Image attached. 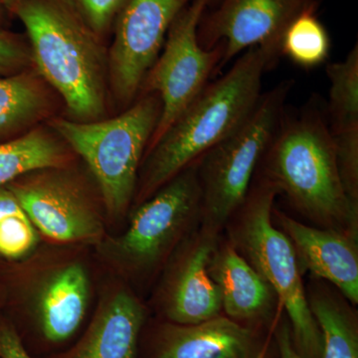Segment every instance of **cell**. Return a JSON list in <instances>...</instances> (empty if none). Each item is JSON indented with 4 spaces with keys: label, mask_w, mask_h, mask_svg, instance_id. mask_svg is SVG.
<instances>
[{
    "label": "cell",
    "mask_w": 358,
    "mask_h": 358,
    "mask_svg": "<svg viewBox=\"0 0 358 358\" xmlns=\"http://www.w3.org/2000/svg\"><path fill=\"white\" fill-rule=\"evenodd\" d=\"M331 134L343 188L350 199L358 203V128Z\"/></svg>",
    "instance_id": "cb8c5ba5"
},
{
    "label": "cell",
    "mask_w": 358,
    "mask_h": 358,
    "mask_svg": "<svg viewBox=\"0 0 358 358\" xmlns=\"http://www.w3.org/2000/svg\"><path fill=\"white\" fill-rule=\"evenodd\" d=\"M313 11L315 8L308 9L294 18L281 41V55L305 69L326 62L331 51L329 33Z\"/></svg>",
    "instance_id": "7402d4cb"
},
{
    "label": "cell",
    "mask_w": 358,
    "mask_h": 358,
    "mask_svg": "<svg viewBox=\"0 0 358 358\" xmlns=\"http://www.w3.org/2000/svg\"><path fill=\"white\" fill-rule=\"evenodd\" d=\"M1 8H2V7L0 6V13H1Z\"/></svg>",
    "instance_id": "f546056e"
},
{
    "label": "cell",
    "mask_w": 358,
    "mask_h": 358,
    "mask_svg": "<svg viewBox=\"0 0 358 358\" xmlns=\"http://www.w3.org/2000/svg\"><path fill=\"white\" fill-rule=\"evenodd\" d=\"M258 336L228 317L195 324H169L160 336L155 358H263Z\"/></svg>",
    "instance_id": "5bb4252c"
},
{
    "label": "cell",
    "mask_w": 358,
    "mask_h": 358,
    "mask_svg": "<svg viewBox=\"0 0 358 358\" xmlns=\"http://www.w3.org/2000/svg\"><path fill=\"white\" fill-rule=\"evenodd\" d=\"M63 159L62 148L42 131L0 141V187L26 173L57 167Z\"/></svg>",
    "instance_id": "d6986e66"
},
{
    "label": "cell",
    "mask_w": 358,
    "mask_h": 358,
    "mask_svg": "<svg viewBox=\"0 0 358 358\" xmlns=\"http://www.w3.org/2000/svg\"><path fill=\"white\" fill-rule=\"evenodd\" d=\"M160 112L159 96L152 94L113 119L53 122V128L88 164L112 213H120L131 202L141 157Z\"/></svg>",
    "instance_id": "8992f818"
},
{
    "label": "cell",
    "mask_w": 358,
    "mask_h": 358,
    "mask_svg": "<svg viewBox=\"0 0 358 358\" xmlns=\"http://www.w3.org/2000/svg\"><path fill=\"white\" fill-rule=\"evenodd\" d=\"M209 274L230 319L258 320L272 315L280 305L275 292L229 241L219 243L212 254Z\"/></svg>",
    "instance_id": "9a60e30c"
},
{
    "label": "cell",
    "mask_w": 358,
    "mask_h": 358,
    "mask_svg": "<svg viewBox=\"0 0 358 358\" xmlns=\"http://www.w3.org/2000/svg\"><path fill=\"white\" fill-rule=\"evenodd\" d=\"M44 107L41 90L31 76L26 73L0 76V141L28 126Z\"/></svg>",
    "instance_id": "ffe728a7"
},
{
    "label": "cell",
    "mask_w": 358,
    "mask_h": 358,
    "mask_svg": "<svg viewBox=\"0 0 358 358\" xmlns=\"http://www.w3.org/2000/svg\"><path fill=\"white\" fill-rule=\"evenodd\" d=\"M201 210L195 160L136 210L129 229L117 241V252L134 267H152L185 231L201 220Z\"/></svg>",
    "instance_id": "ba28073f"
},
{
    "label": "cell",
    "mask_w": 358,
    "mask_h": 358,
    "mask_svg": "<svg viewBox=\"0 0 358 358\" xmlns=\"http://www.w3.org/2000/svg\"><path fill=\"white\" fill-rule=\"evenodd\" d=\"M13 11L28 33L40 74L75 121L99 119L105 112L103 62L88 26L58 0H23Z\"/></svg>",
    "instance_id": "3957f363"
},
{
    "label": "cell",
    "mask_w": 358,
    "mask_h": 358,
    "mask_svg": "<svg viewBox=\"0 0 358 358\" xmlns=\"http://www.w3.org/2000/svg\"><path fill=\"white\" fill-rule=\"evenodd\" d=\"M0 358H31L11 327H0Z\"/></svg>",
    "instance_id": "4316f807"
},
{
    "label": "cell",
    "mask_w": 358,
    "mask_h": 358,
    "mask_svg": "<svg viewBox=\"0 0 358 358\" xmlns=\"http://www.w3.org/2000/svg\"><path fill=\"white\" fill-rule=\"evenodd\" d=\"M278 194L277 188L264 178L250 187L243 203L228 221V241L275 292L288 315L294 345L301 357L322 358V334L308 306L293 245L273 223Z\"/></svg>",
    "instance_id": "277c9868"
},
{
    "label": "cell",
    "mask_w": 358,
    "mask_h": 358,
    "mask_svg": "<svg viewBox=\"0 0 358 358\" xmlns=\"http://www.w3.org/2000/svg\"><path fill=\"white\" fill-rule=\"evenodd\" d=\"M219 241V233L201 225L188 242L167 289L166 313L173 324H199L220 315V293L208 271Z\"/></svg>",
    "instance_id": "4fadbf2b"
},
{
    "label": "cell",
    "mask_w": 358,
    "mask_h": 358,
    "mask_svg": "<svg viewBox=\"0 0 358 358\" xmlns=\"http://www.w3.org/2000/svg\"><path fill=\"white\" fill-rule=\"evenodd\" d=\"M329 101L327 119L331 133L358 128V46L346 58L327 66Z\"/></svg>",
    "instance_id": "44dd1931"
},
{
    "label": "cell",
    "mask_w": 358,
    "mask_h": 358,
    "mask_svg": "<svg viewBox=\"0 0 358 358\" xmlns=\"http://www.w3.org/2000/svg\"><path fill=\"white\" fill-rule=\"evenodd\" d=\"M18 202L35 229L58 242L98 239L102 226L88 204L70 185L56 179L11 185Z\"/></svg>",
    "instance_id": "7c38bea8"
},
{
    "label": "cell",
    "mask_w": 358,
    "mask_h": 358,
    "mask_svg": "<svg viewBox=\"0 0 358 358\" xmlns=\"http://www.w3.org/2000/svg\"><path fill=\"white\" fill-rule=\"evenodd\" d=\"M30 52L14 35L0 31V76L17 74L27 66Z\"/></svg>",
    "instance_id": "484cf974"
},
{
    "label": "cell",
    "mask_w": 358,
    "mask_h": 358,
    "mask_svg": "<svg viewBox=\"0 0 358 358\" xmlns=\"http://www.w3.org/2000/svg\"><path fill=\"white\" fill-rule=\"evenodd\" d=\"M89 29L105 31L115 14L121 13L127 0H73Z\"/></svg>",
    "instance_id": "d4e9b609"
},
{
    "label": "cell",
    "mask_w": 358,
    "mask_h": 358,
    "mask_svg": "<svg viewBox=\"0 0 358 358\" xmlns=\"http://www.w3.org/2000/svg\"><path fill=\"white\" fill-rule=\"evenodd\" d=\"M267 179L317 227L358 235V203L339 176L327 114L315 103L282 115L264 155Z\"/></svg>",
    "instance_id": "7a4b0ae2"
},
{
    "label": "cell",
    "mask_w": 358,
    "mask_h": 358,
    "mask_svg": "<svg viewBox=\"0 0 358 358\" xmlns=\"http://www.w3.org/2000/svg\"><path fill=\"white\" fill-rule=\"evenodd\" d=\"M189 1L127 0L110 54V81L119 100H133L159 57L169 28Z\"/></svg>",
    "instance_id": "9c48e42d"
},
{
    "label": "cell",
    "mask_w": 358,
    "mask_h": 358,
    "mask_svg": "<svg viewBox=\"0 0 358 358\" xmlns=\"http://www.w3.org/2000/svg\"><path fill=\"white\" fill-rule=\"evenodd\" d=\"M315 0H223L197 29L204 49L222 43L224 55L218 70L241 52L256 46L281 54L282 34L299 14L315 8Z\"/></svg>",
    "instance_id": "30bf717a"
},
{
    "label": "cell",
    "mask_w": 358,
    "mask_h": 358,
    "mask_svg": "<svg viewBox=\"0 0 358 358\" xmlns=\"http://www.w3.org/2000/svg\"><path fill=\"white\" fill-rule=\"evenodd\" d=\"M38 241L36 229L8 187H0V256L20 259Z\"/></svg>",
    "instance_id": "603a6c76"
},
{
    "label": "cell",
    "mask_w": 358,
    "mask_h": 358,
    "mask_svg": "<svg viewBox=\"0 0 358 358\" xmlns=\"http://www.w3.org/2000/svg\"><path fill=\"white\" fill-rule=\"evenodd\" d=\"M88 299V277L81 265L73 264L54 275L40 300L45 338L60 343L76 333L86 313Z\"/></svg>",
    "instance_id": "e0dca14e"
},
{
    "label": "cell",
    "mask_w": 358,
    "mask_h": 358,
    "mask_svg": "<svg viewBox=\"0 0 358 358\" xmlns=\"http://www.w3.org/2000/svg\"><path fill=\"white\" fill-rule=\"evenodd\" d=\"M280 55L268 47H252L224 76L206 85L150 148L141 196L157 192L249 117L262 95L264 74Z\"/></svg>",
    "instance_id": "6da1fadb"
},
{
    "label": "cell",
    "mask_w": 358,
    "mask_h": 358,
    "mask_svg": "<svg viewBox=\"0 0 358 358\" xmlns=\"http://www.w3.org/2000/svg\"><path fill=\"white\" fill-rule=\"evenodd\" d=\"M306 291L322 334V358H358L357 317L348 301L324 281Z\"/></svg>",
    "instance_id": "ac0fdd59"
},
{
    "label": "cell",
    "mask_w": 358,
    "mask_h": 358,
    "mask_svg": "<svg viewBox=\"0 0 358 358\" xmlns=\"http://www.w3.org/2000/svg\"><path fill=\"white\" fill-rule=\"evenodd\" d=\"M208 2L192 0L176 16L167 33L164 50L141 85L148 93L159 96L162 103L150 148L206 87L222 60V43L208 50L201 47L197 38L200 20Z\"/></svg>",
    "instance_id": "52a82bcc"
},
{
    "label": "cell",
    "mask_w": 358,
    "mask_h": 358,
    "mask_svg": "<svg viewBox=\"0 0 358 358\" xmlns=\"http://www.w3.org/2000/svg\"><path fill=\"white\" fill-rule=\"evenodd\" d=\"M21 1H23V0H0V6L9 9V10H14V8H15Z\"/></svg>",
    "instance_id": "f1b7e54d"
},
{
    "label": "cell",
    "mask_w": 358,
    "mask_h": 358,
    "mask_svg": "<svg viewBox=\"0 0 358 358\" xmlns=\"http://www.w3.org/2000/svg\"><path fill=\"white\" fill-rule=\"evenodd\" d=\"M282 232L293 245L301 272L331 284L352 305L358 303L357 235L306 225L273 210Z\"/></svg>",
    "instance_id": "8fae6325"
},
{
    "label": "cell",
    "mask_w": 358,
    "mask_h": 358,
    "mask_svg": "<svg viewBox=\"0 0 358 358\" xmlns=\"http://www.w3.org/2000/svg\"><path fill=\"white\" fill-rule=\"evenodd\" d=\"M275 341H277L280 358H303L294 348L291 327L288 322H282L281 326L278 327L275 331Z\"/></svg>",
    "instance_id": "83f0119b"
},
{
    "label": "cell",
    "mask_w": 358,
    "mask_h": 358,
    "mask_svg": "<svg viewBox=\"0 0 358 358\" xmlns=\"http://www.w3.org/2000/svg\"><path fill=\"white\" fill-rule=\"evenodd\" d=\"M293 82L261 95L255 109L232 134L197 159L202 192L201 225L220 234L243 203L259 162L284 115Z\"/></svg>",
    "instance_id": "5b68a950"
},
{
    "label": "cell",
    "mask_w": 358,
    "mask_h": 358,
    "mask_svg": "<svg viewBox=\"0 0 358 358\" xmlns=\"http://www.w3.org/2000/svg\"><path fill=\"white\" fill-rule=\"evenodd\" d=\"M145 310L134 296L119 292L96 315L71 358H136Z\"/></svg>",
    "instance_id": "2e32d148"
}]
</instances>
